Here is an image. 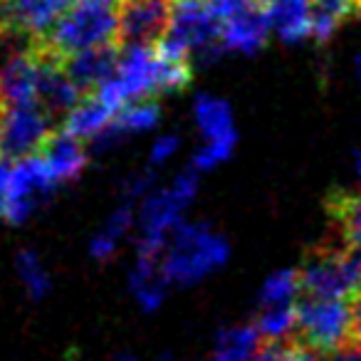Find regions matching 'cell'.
Listing matches in <instances>:
<instances>
[{"label": "cell", "mask_w": 361, "mask_h": 361, "mask_svg": "<svg viewBox=\"0 0 361 361\" xmlns=\"http://www.w3.org/2000/svg\"><path fill=\"white\" fill-rule=\"evenodd\" d=\"M114 114L116 111L111 109V106L106 104L97 92H90V94L82 97L80 104H77L75 109L65 116L62 129H65L67 134L82 139V141H87V139L94 141L97 136H99L102 131L114 121Z\"/></svg>", "instance_id": "obj_17"}, {"label": "cell", "mask_w": 361, "mask_h": 361, "mask_svg": "<svg viewBox=\"0 0 361 361\" xmlns=\"http://www.w3.org/2000/svg\"><path fill=\"white\" fill-rule=\"evenodd\" d=\"M326 216L339 235V243L349 250H361V193L334 191L326 198Z\"/></svg>", "instance_id": "obj_14"}, {"label": "cell", "mask_w": 361, "mask_h": 361, "mask_svg": "<svg viewBox=\"0 0 361 361\" xmlns=\"http://www.w3.org/2000/svg\"><path fill=\"white\" fill-rule=\"evenodd\" d=\"M171 23V0H124L119 45H156Z\"/></svg>", "instance_id": "obj_9"}, {"label": "cell", "mask_w": 361, "mask_h": 361, "mask_svg": "<svg viewBox=\"0 0 361 361\" xmlns=\"http://www.w3.org/2000/svg\"><path fill=\"white\" fill-rule=\"evenodd\" d=\"M116 361H136L131 354H121V356H116Z\"/></svg>", "instance_id": "obj_30"}, {"label": "cell", "mask_w": 361, "mask_h": 361, "mask_svg": "<svg viewBox=\"0 0 361 361\" xmlns=\"http://www.w3.org/2000/svg\"><path fill=\"white\" fill-rule=\"evenodd\" d=\"M302 295L300 287V270H280L272 272L265 282H262L260 292H257V305L262 307H277V305H292Z\"/></svg>", "instance_id": "obj_22"}, {"label": "cell", "mask_w": 361, "mask_h": 361, "mask_svg": "<svg viewBox=\"0 0 361 361\" xmlns=\"http://www.w3.org/2000/svg\"><path fill=\"white\" fill-rule=\"evenodd\" d=\"M37 154L45 159L47 169H50L55 183H65V180H72L85 171L87 166V151L82 146V139L67 134L65 129H57L50 134V139L45 141Z\"/></svg>", "instance_id": "obj_13"}, {"label": "cell", "mask_w": 361, "mask_h": 361, "mask_svg": "<svg viewBox=\"0 0 361 361\" xmlns=\"http://www.w3.org/2000/svg\"><path fill=\"white\" fill-rule=\"evenodd\" d=\"M297 322V302L277 307H262L255 319V326L262 339H290L295 336Z\"/></svg>", "instance_id": "obj_23"}, {"label": "cell", "mask_w": 361, "mask_h": 361, "mask_svg": "<svg viewBox=\"0 0 361 361\" xmlns=\"http://www.w3.org/2000/svg\"><path fill=\"white\" fill-rule=\"evenodd\" d=\"M131 223H134V203L121 201V206L111 213L106 226L102 228V231L94 235V240H92V245H90L92 257H94V260H102V262L109 260V257L116 252V247H119L121 238H124L126 231L131 228Z\"/></svg>", "instance_id": "obj_21"}, {"label": "cell", "mask_w": 361, "mask_h": 361, "mask_svg": "<svg viewBox=\"0 0 361 361\" xmlns=\"http://www.w3.org/2000/svg\"><path fill=\"white\" fill-rule=\"evenodd\" d=\"M32 50H35V47H32ZM37 57H40L37 102H40V106H45L52 116H62V114L67 116L82 102L85 92L70 80V75L65 72L62 62L42 55V52H37Z\"/></svg>", "instance_id": "obj_11"}, {"label": "cell", "mask_w": 361, "mask_h": 361, "mask_svg": "<svg viewBox=\"0 0 361 361\" xmlns=\"http://www.w3.org/2000/svg\"><path fill=\"white\" fill-rule=\"evenodd\" d=\"M18 272H20V280L25 282L27 292H30L35 300H40V297H45L47 292H50V275H47L40 257L32 250L18 252Z\"/></svg>", "instance_id": "obj_24"}, {"label": "cell", "mask_w": 361, "mask_h": 361, "mask_svg": "<svg viewBox=\"0 0 361 361\" xmlns=\"http://www.w3.org/2000/svg\"><path fill=\"white\" fill-rule=\"evenodd\" d=\"M11 176H13V161L0 156V203H3V198H6V193H8V186H11Z\"/></svg>", "instance_id": "obj_29"}, {"label": "cell", "mask_w": 361, "mask_h": 361, "mask_svg": "<svg viewBox=\"0 0 361 361\" xmlns=\"http://www.w3.org/2000/svg\"><path fill=\"white\" fill-rule=\"evenodd\" d=\"M3 106H6V104H3V102H0V111H3Z\"/></svg>", "instance_id": "obj_32"}, {"label": "cell", "mask_w": 361, "mask_h": 361, "mask_svg": "<svg viewBox=\"0 0 361 361\" xmlns=\"http://www.w3.org/2000/svg\"><path fill=\"white\" fill-rule=\"evenodd\" d=\"M124 0H72V6L42 40L27 42L37 52L62 62L82 50L119 42Z\"/></svg>", "instance_id": "obj_1"}, {"label": "cell", "mask_w": 361, "mask_h": 361, "mask_svg": "<svg viewBox=\"0 0 361 361\" xmlns=\"http://www.w3.org/2000/svg\"><path fill=\"white\" fill-rule=\"evenodd\" d=\"M356 75H359V82H361V55H359V60H356Z\"/></svg>", "instance_id": "obj_31"}, {"label": "cell", "mask_w": 361, "mask_h": 361, "mask_svg": "<svg viewBox=\"0 0 361 361\" xmlns=\"http://www.w3.org/2000/svg\"><path fill=\"white\" fill-rule=\"evenodd\" d=\"M171 282L161 270V257H136V265L129 275V290L144 312H156L166 300Z\"/></svg>", "instance_id": "obj_16"}, {"label": "cell", "mask_w": 361, "mask_h": 361, "mask_svg": "<svg viewBox=\"0 0 361 361\" xmlns=\"http://www.w3.org/2000/svg\"><path fill=\"white\" fill-rule=\"evenodd\" d=\"M359 18H361V16H359Z\"/></svg>", "instance_id": "obj_35"}, {"label": "cell", "mask_w": 361, "mask_h": 361, "mask_svg": "<svg viewBox=\"0 0 361 361\" xmlns=\"http://www.w3.org/2000/svg\"><path fill=\"white\" fill-rule=\"evenodd\" d=\"M359 260H361V250H359Z\"/></svg>", "instance_id": "obj_33"}, {"label": "cell", "mask_w": 361, "mask_h": 361, "mask_svg": "<svg viewBox=\"0 0 361 361\" xmlns=\"http://www.w3.org/2000/svg\"><path fill=\"white\" fill-rule=\"evenodd\" d=\"M319 361H361V341L349 339L346 344L336 346L326 354H319Z\"/></svg>", "instance_id": "obj_27"}, {"label": "cell", "mask_w": 361, "mask_h": 361, "mask_svg": "<svg viewBox=\"0 0 361 361\" xmlns=\"http://www.w3.org/2000/svg\"><path fill=\"white\" fill-rule=\"evenodd\" d=\"M310 16L312 37L317 42H329L349 18L361 16V0H310Z\"/></svg>", "instance_id": "obj_18"}, {"label": "cell", "mask_w": 361, "mask_h": 361, "mask_svg": "<svg viewBox=\"0 0 361 361\" xmlns=\"http://www.w3.org/2000/svg\"><path fill=\"white\" fill-rule=\"evenodd\" d=\"M351 339L361 341V292L351 297Z\"/></svg>", "instance_id": "obj_28"}, {"label": "cell", "mask_w": 361, "mask_h": 361, "mask_svg": "<svg viewBox=\"0 0 361 361\" xmlns=\"http://www.w3.org/2000/svg\"><path fill=\"white\" fill-rule=\"evenodd\" d=\"M295 339L317 354L346 344L351 339V300L300 295Z\"/></svg>", "instance_id": "obj_5"}, {"label": "cell", "mask_w": 361, "mask_h": 361, "mask_svg": "<svg viewBox=\"0 0 361 361\" xmlns=\"http://www.w3.org/2000/svg\"><path fill=\"white\" fill-rule=\"evenodd\" d=\"M55 116L40 104L3 106L0 111V156L20 161L32 156L50 139Z\"/></svg>", "instance_id": "obj_7"}, {"label": "cell", "mask_w": 361, "mask_h": 361, "mask_svg": "<svg viewBox=\"0 0 361 361\" xmlns=\"http://www.w3.org/2000/svg\"><path fill=\"white\" fill-rule=\"evenodd\" d=\"M37 80H40V57L27 45L25 52L13 57L0 72V102L6 106L40 104Z\"/></svg>", "instance_id": "obj_12"}, {"label": "cell", "mask_w": 361, "mask_h": 361, "mask_svg": "<svg viewBox=\"0 0 361 361\" xmlns=\"http://www.w3.org/2000/svg\"><path fill=\"white\" fill-rule=\"evenodd\" d=\"M302 295L351 300L361 292V260L341 243L319 245L307 252L300 267Z\"/></svg>", "instance_id": "obj_4"}, {"label": "cell", "mask_w": 361, "mask_h": 361, "mask_svg": "<svg viewBox=\"0 0 361 361\" xmlns=\"http://www.w3.org/2000/svg\"><path fill=\"white\" fill-rule=\"evenodd\" d=\"M213 6L223 20L226 52L255 55L265 47L272 27L262 0H213Z\"/></svg>", "instance_id": "obj_8"}, {"label": "cell", "mask_w": 361, "mask_h": 361, "mask_svg": "<svg viewBox=\"0 0 361 361\" xmlns=\"http://www.w3.org/2000/svg\"><path fill=\"white\" fill-rule=\"evenodd\" d=\"M121 45L119 42H106L90 50H82L77 55L62 60V67L70 75V80L80 87L85 94L99 90L109 77H114L116 65H119Z\"/></svg>", "instance_id": "obj_10"}, {"label": "cell", "mask_w": 361, "mask_h": 361, "mask_svg": "<svg viewBox=\"0 0 361 361\" xmlns=\"http://www.w3.org/2000/svg\"><path fill=\"white\" fill-rule=\"evenodd\" d=\"M228 255V240L208 223L180 221L161 252V270L171 285H196L226 265Z\"/></svg>", "instance_id": "obj_2"}, {"label": "cell", "mask_w": 361, "mask_h": 361, "mask_svg": "<svg viewBox=\"0 0 361 361\" xmlns=\"http://www.w3.org/2000/svg\"><path fill=\"white\" fill-rule=\"evenodd\" d=\"M267 20L280 40L300 42L312 35L310 0H267Z\"/></svg>", "instance_id": "obj_15"}, {"label": "cell", "mask_w": 361, "mask_h": 361, "mask_svg": "<svg viewBox=\"0 0 361 361\" xmlns=\"http://www.w3.org/2000/svg\"><path fill=\"white\" fill-rule=\"evenodd\" d=\"M201 173L188 169L161 191H149L139 208V255L141 257H161L171 233L183 221V211L193 201L198 191Z\"/></svg>", "instance_id": "obj_3"}, {"label": "cell", "mask_w": 361, "mask_h": 361, "mask_svg": "<svg viewBox=\"0 0 361 361\" xmlns=\"http://www.w3.org/2000/svg\"><path fill=\"white\" fill-rule=\"evenodd\" d=\"M176 149H178V139H176L173 134L161 136V139H156V141H154V146H151V156H149V161H151V164H154V166L166 164V161H169L171 156L176 154Z\"/></svg>", "instance_id": "obj_26"}, {"label": "cell", "mask_w": 361, "mask_h": 361, "mask_svg": "<svg viewBox=\"0 0 361 361\" xmlns=\"http://www.w3.org/2000/svg\"><path fill=\"white\" fill-rule=\"evenodd\" d=\"M262 336L255 324H235L218 331L216 349L208 361H252Z\"/></svg>", "instance_id": "obj_19"}, {"label": "cell", "mask_w": 361, "mask_h": 361, "mask_svg": "<svg viewBox=\"0 0 361 361\" xmlns=\"http://www.w3.org/2000/svg\"><path fill=\"white\" fill-rule=\"evenodd\" d=\"M196 114V124L206 139H228V136H238L235 126H233V111L231 104L221 97L201 94L193 106Z\"/></svg>", "instance_id": "obj_20"}, {"label": "cell", "mask_w": 361, "mask_h": 361, "mask_svg": "<svg viewBox=\"0 0 361 361\" xmlns=\"http://www.w3.org/2000/svg\"><path fill=\"white\" fill-rule=\"evenodd\" d=\"M235 144H238V136H228V139H206V144H203L201 149L196 151V156H193L191 166L198 171V173L216 169L218 164L231 159Z\"/></svg>", "instance_id": "obj_25"}, {"label": "cell", "mask_w": 361, "mask_h": 361, "mask_svg": "<svg viewBox=\"0 0 361 361\" xmlns=\"http://www.w3.org/2000/svg\"><path fill=\"white\" fill-rule=\"evenodd\" d=\"M262 3H267V0H262Z\"/></svg>", "instance_id": "obj_34"}, {"label": "cell", "mask_w": 361, "mask_h": 361, "mask_svg": "<svg viewBox=\"0 0 361 361\" xmlns=\"http://www.w3.org/2000/svg\"><path fill=\"white\" fill-rule=\"evenodd\" d=\"M188 50L191 57L216 60L223 47V20L213 0H171V23L166 35Z\"/></svg>", "instance_id": "obj_6"}]
</instances>
